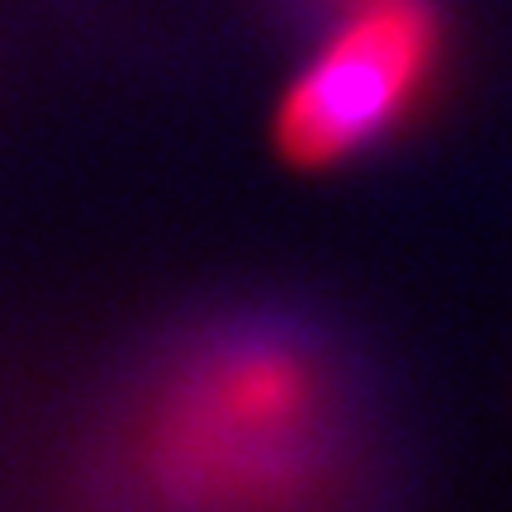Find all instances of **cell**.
Masks as SVG:
<instances>
[{"instance_id":"cell-1","label":"cell","mask_w":512,"mask_h":512,"mask_svg":"<svg viewBox=\"0 0 512 512\" xmlns=\"http://www.w3.org/2000/svg\"><path fill=\"white\" fill-rule=\"evenodd\" d=\"M437 57L427 0H361L347 29L290 86L275 114V147L304 171L375 143L413 105Z\"/></svg>"},{"instance_id":"cell-2","label":"cell","mask_w":512,"mask_h":512,"mask_svg":"<svg viewBox=\"0 0 512 512\" xmlns=\"http://www.w3.org/2000/svg\"><path fill=\"white\" fill-rule=\"evenodd\" d=\"M309 384L304 370L256 351L238 356L195 389V408L185 403L171 451L181 470H261L294 446V422L304 413Z\"/></svg>"}]
</instances>
